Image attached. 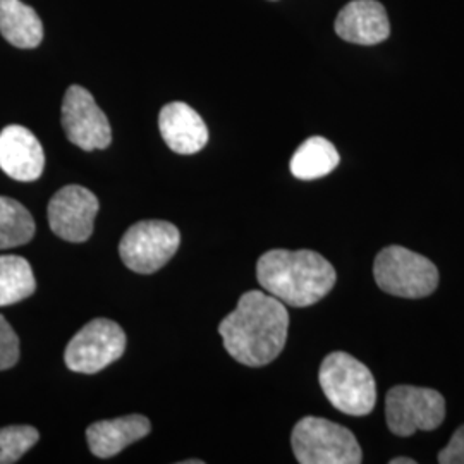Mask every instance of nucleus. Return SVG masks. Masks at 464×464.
<instances>
[{"instance_id":"nucleus-8","label":"nucleus","mask_w":464,"mask_h":464,"mask_svg":"<svg viewBox=\"0 0 464 464\" xmlns=\"http://www.w3.org/2000/svg\"><path fill=\"white\" fill-rule=\"evenodd\" d=\"M126 351V334L109 318L86 324L67 344L64 360L69 370L93 375L117 362Z\"/></svg>"},{"instance_id":"nucleus-11","label":"nucleus","mask_w":464,"mask_h":464,"mask_svg":"<svg viewBox=\"0 0 464 464\" xmlns=\"http://www.w3.org/2000/svg\"><path fill=\"white\" fill-rule=\"evenodd\" d=\"M45 167V153L30 130L7 126L0 133V169L21 183L36 181Z\"/></svg>"},{"instance_id":"nucleus-9","label":"nucleus","mask_w":464,"mask_h":464,"mask_svg":"<svg viewBox=\"0 0 464 464\" xmlns=\"http://www.w3.org/2000/svg\"><path fill=\"white\" fill-rule=\"evenodd\" d=\"M63 128L67 140L84 151L107 149L112 141L109 119L93 95L80 84L67 88L63 102Z\"/></svg>"},{"instance_id":"nucleus-6","label":"nucleus","mask_w":464,"mask_h":464,"mask_svg":"<svg viewBox=\"0 0 464 464\" xmlns=\"http://www.w3.org/2000/svg\"><path fill=\"white\" fill-rule=\"evenodd\" d=\"M385 418L389 430L398 437L435 430L446 418V399L433 389L398 385L387 392Z\"/></svg>"},{"instance_id":"nucleus-18","label":"nucleus","mask_w":464,"mask_h":464,"mask_svg":"<svg viewBox=\"0 0 464 464\" xmlns=\"http://www.w3.org/2000/svg\"><path fill=\"white\" fill-rule=\"evenodd\" d=\"M34 220L24 205L0 197V249L17 248L32 241Z\"/></svg>"},{"instance_id":"nucleus-19","label":"nucleus","mask_w":464,"mask_h":464,"mask_svg":"<svg viewBox=\"0 0 464 464\" xmlns=\"http://www.w3.org/2000/svg\"><path fill=\"white\" fill-rule=\"evenodd\" d=\"M38 430L28 425L0 429V464L19 461L38 442Z\"/></svg>"},{"instance_id":"nucleus-20","label":"nucleus","mask_w":464,"mask_h":464,"mask_svg":"<svg viewBox=\"0 0 464 464\" xmlns=\"http://www.w3.org/2000/svg\"><path fill=\"white\" fill-rule=\"evenodd\" d=\"M19 360V339L11 324L0 315V372L9 370Z\"/></svg>"},{"instance_id":"nucleus-10","label":"nucleus","mask_w":464,"mask_h":464,"mask_svg":"<svg viewBox=\"0 0 464 464\" xmlns=\"http://www.w3.org/2000/svg\"><path fill=\"white\" fill-rule=\"evenodd\" d=\"M97 214L99 199L90 189L78 184L59 189L47 208L50 229L69 243H83L92 236Z\"/></svg>"},{"instance_id":"nucleus-2","label":"nucleus","mask_w":464,"mask_h":464,"mask_svg":"<svg viewBox=\"0 0 464 464\" xmlns=\"http://www.w3.org/2000/svg\"><path fill=\"white\" fill-rule=\"evenodd\" d=\"M256 277L268 295L295 308L325 298L337 281L331 262L312 249L266 251L256 264Z\"/></svg>"},{"instance_id":"nucleus-16","label":"nucleus","mask_w":464,"mask_h":464,"mask_svg":"<svg viewBox=\"0 0 464 464\" xmlns=\"http://www.w3.org/2000/svg\"><path fill=\"white\" fill-rule=\"evenodd\" d=\"M341 157L329 140L312 136L299 147L291 159V172L301 181H314L331 174L339 166Z\"/></svg>"},{"instance_id":"nucleus-21","label":"nucleus","mask_w":464,"mask_h":464,"mask_svg":"<svg viewBox=\"0 0 464 464\" xmlns=\"http://www.w3.org/2000/svg\"><path fill=\"white\" fill-rule=\"evenodd\" d=\"M437 461L440 464H464V425L452 435L448 446L439 452Z\"/></svg>"},{"instance_id":"nucleus-4","label":"nucleus","mask_w":464,"mask_h":464,"mask_svg":"<svg viewBox=\"0 0 464 464\" xmlns=\"http://www.w3.org/2000/svg\"><path fill=\"white\" fill-rule=\"evenodd\" d=\"M291 444L301 464H360L363 459L353 431L318 416L299 420Z\"/></svg>"},{"instance_id":"nucleus-3","label":"nucleus","mask_w":464,"mask_h":464,"mask_svg":"<svg viewBox=\"0 0 464 464\" xmlns=\"http://www.w3.org/2000/svg\"><path fill=\"white\" fill-rule=\"evenodd\" d=\"M320 387L332 406L349 416L370 415L377 402V385L368 366L344 351L331 353L320 366Z\"/></svg>"},{"instance_id":"nucleus-22","label":"nucleus","mask_w":464,"mask_h":464,"mask_svg":"<svg viewBox=\"0 0 464 464\" xmlns=\"http://www.w3.org/2000/svg\"><path fill=\"white\" fill-rule=\"evenodd\" d=\"M415 459H411V458H394V459H391V464H415Z\"/></svg>"},{"instance_id":"nucleus-15","label":"nucleus","mask_w":464,"mask_h":464,"mask_svg":"<svg viewBox=\"0 0 464 464\" xmlns=\"http://www.w3.org/2000/svg\"><path fill=\"white\" fill-rule=\"evenodd\" d=\"M0 34L17 49H34L44 40V24L21 0H0Z\"/></svg>"},{"instance_id":"nucleus-12","label":"nucleus","mask_w":464,"mask_h":464,"mask_svg":"<svg viewBox=\"0 0 464 464\" xmlns=\"http://www.w3.org/2000/svg\"><path fill=\"white\" fill-rule=\"evenodd\" d=\"M335 34L354 45H377L389 38L391 23L377 0H353L335 19Z\"/></svg>"},{"instance_id":"nucleus-1","label":"nucleus","mask_w":464,"mask_h":464,"mask_svg":"<svg viewBox=\"0 0 464 464\" xmlns=\"http://www.w3.org/2000/svg\"><path fill=\"white\" fill-rule=\"evenodd\" d=\"M287 329L289 314L282 301L262 291H248L239 298L236 310L220 322L218 334L236 362L266 366L281 354Z\"/></svg>"},{"instance_id":"nucleus-14","label":"nucleus","mask_w":464,"mask_h":464,"mask_svg":"<svg viewBox=\"0 0 464 464\" xmlns=\"http://www.w3.org/2000/svg\"><path fill=\"white\" fill-rule=\"evenodd\" d=\"M151 430L149 418L141 415H128L103 420L88 427L86 439L88 448L102 459H109L119 454L122 449L143 439Z\"/></svg>"},{"instance_id":"nucleus-5","label":"nucleus","mask_w":464,"mask_h":464,"mask_svg":"<svg viewBox=\"0 0 464 464\" xmlns=\"http://www.w3.org/2000/svg\"><path fill=\"white\" fill-rule=\"evenodd\" d=\"M373 277L383 293L399 298H425L439 285L433 262L402 246L382 249L373 264Z\"/></svg>"},{"instance_id":"nucleus-17","label":"nucleus","mask_w":464,"mask_h":464,"mask_svg":"<svg viewBox=\"0 0 464 464\" xmlns=\"http://www.w3.org/2000/svg\"><path fill=\"white\" fill-rule=\"evenodd\" d=\"M36 289L34 270L23 256L0 255V306L30 298Z\"/></svg>"},{"instance_id":"nucleus-7","label":"nucleus","mask_w":464,"mask_h":464,"mask_svg":"<svg viewBox=\"0 0 464 464\" xmlns=\"http://www.w3.org/2000/svg\"><path fill=\"white\" fill-rule=\"evenodd\" d=\"M181 243L179 229L166 220H141L121 239L119 253L124 266L136 274H153L176 255Z\"/></svg>"},{"instance_id":"nucleus-13","label":"nucleus","mask_w":464,"mask_h":464,"mask_svg":"<svg viewBox=\"0 0 464 464\" xmlns=\"http://www.w3.org/2000/svg\"><path fill=\"white\" fill-rule=\"evenodd\" d=\"M159 128L167 147L179 155H193L208 141L205 121L184 102L167 103L159 116Z\"/></svg>"}]
</instances>
